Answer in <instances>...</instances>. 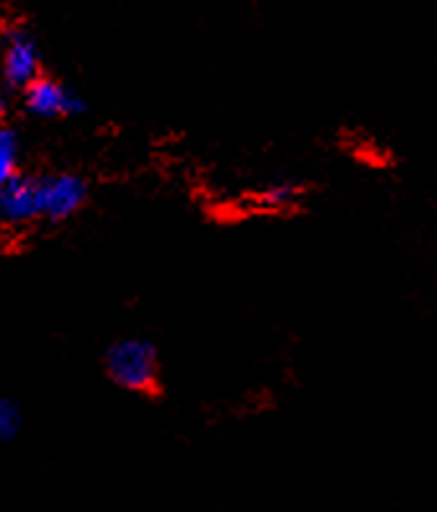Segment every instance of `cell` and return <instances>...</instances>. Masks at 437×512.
<instances>
[{
	"label": "cell",
	"mask_w": 437,
	"mask_h": 512,
	"mask_svg": "<svg viewBox=\"0 0 437 512\" xmlns=\"http://www.w3.org/2000/svg\"><path fill=\"white\" fill-rule=\"evenodd\" d=\"M106 376L126 394H155L160 389V356L144 338H121L103 356Z\"/></svg>",
	"instance_id": "6da1fadb"
},
{
	"label": "cell",
	"mask_w": 437,
	"mask_h": 512,
	"mask_svg": "<svg viewBox=\"0 0 437 512\" xmlns=\"http://www.w3.org/2000/svg\"><path fill=\"white\" fill-rule=\"evenodd\" d=\"M0 75L13 91H24L42 75V52L26 29H11L0 44Z\"/></svg>",
	"instance_id": "7a4b0ae2"
},
{
	"label": "cell",
	"mask_w": 437,
	"mask_h": 512,
	"mask_svg": "<svg viewBox=\"0 0 437 512\" xmlns=\"http://www.w3.org/2000/svg\"><path fill=\"white\" fill-rule=\"evenodd\" d=\"M24 106L29 114L39 119H67V116H83L88 111V101L70 85L54 78H39L24 88Z\"/></svg>",
	"instance_id": "3957f363"
},
{
	"label": "cell",
	"mask_w": 437,
	"mask_h": 512,
	"mask_svg": "<svg viewBox=\"0 0 437 512\" xmlns=\"http://www.w3.org/2000/svg\"><path fill=\"white\" fill-rule=\"evenodd\" d=\"M88 183L75 173H57L39 178V209L42 219L65 222L88 201Z\"/></svg>",
	"instance_id": "277c9868"
},
{
	"label": "cell",
	"mask_w": 437,
	"mask_h": 512,
	"mask_svg": "<svg viewBox=\"0 0 437 512\" xmlns=\"http://www.w3.org/2000/svg\"><path fill=\"white\" fill-rule=\"evenodd\" d=\"M42 219L39 209V178L16 173L0 186V222L21 227V224Z\"/></svg>",
	"instance_id": "5b68a950"
},
{
	"label": "cell",
	"mask_w": 437,
	"mask_h": 512,
	"mask_svg": "<svg viewBox=\"0 0 437 512\" xmlns=\"http://www.w3.org/2000/svg\"><path fill=\"white\" fill-rule=\"evenodd\" d=\"M299 199H301V186H296V183L291 181H283L265 188V191L258 196V206L265 211H283V209H291L294 204H299Z\"/></svg>",
	"instance_id": "8992f818"
},
{
	"label": "cell",
	"mask_w": 437,
	"mask_h": 512,
	"mask_svg": "<svg viewBox=\"0 0 437 512\" xmlns=\"http://www.w3.org/2000/svg\"><path fill=\"white\" fill-rule=\"evenodd\" d=\"M18 163H21L18 134L8 127H0V186L18 173Z\"/></svg>",
	"instance_id": "52a82bcc"
},
{
	"label": "cell",
	"mask_w": 437,
	"mask_h": 512,
	"mask_svg": "<svg viewBox=\"0 0 437 512\" xmlns=\"http://www.w3.org/2000/svg\"><path fill=\"white\" fill-rule=\"evenodd\" d=\"M21 430V410L8 397H0V443L13 440Z\"/></svg>",
	"instance_id": "ba28073f"
},
{
	"label": "cell",
	"mask_w": 437,
	"mask_h": 512,
	"mask_svg": "<svg viewBox=\"0 0 437 512\" xmlns=\"http://www.w3.org/2000/svg\"><path fill=\"white\" fill-rule=\"evenodd\" d=\"M6 109H8V98H6V91L0 88V116L6 114Z\"/></svg>",
	"instance_id": "9c48e42d"
}]
</instances>
